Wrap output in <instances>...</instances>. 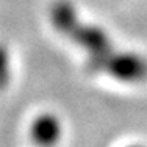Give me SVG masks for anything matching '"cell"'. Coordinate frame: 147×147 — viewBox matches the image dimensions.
<instances>
[{"mask_svg": "<svg viewBox=\"0 0 147 147\" xmlns=\"http://www.w3.org/2000/svg\"><path fill=\"white\" fill-rule=\"evenodd\" d=\"M125 147H144V146H141V144H130V146H125Z\"/></svg>", "mask_w": 147, "mask_h": 147, "instance_id": "obj_4", "label": "cell"}, {"mask_svg": "<svg viewBox=\"0 0 147 147\" xmlns=\"http://www.w3.org/2000/svg\"><path fill=\"white\" fill-rule=\"evenodd\" d=\"M63 135V125L58 116L52 113L39 114L30 125L31 141L38 147H55Z\"/></svg>", "mask_w": 147, "mask_h": 147, "instance_id": "obj_2", "label": "cell"}, {"mask_svg": "<svg viewBox=\"0 0 147 147\" xmlns=\"http://www.w3.org/2000/svg\"><path fill=\"white\" fill-rule=\"evenodd\" d=\"M9 82V57L0 45V88H5Z\"/></svg>", "mask_w": 147, "mask_h": 147, "instance_id": "obj_3", "label": "cell"}, {"mask_svg": "<svg viewBox=\"0 0 147 147\" xmlns=\"http://www.w3.org/2000/svg\"><path fill=\"white\" fill-rule=\"evenodd\" d=\"M50 19L63 36L85 50L88 67L92 72L107 74L117 82L131 85L147 80V59L135 52L114 49L110 34L102 27L80 19L69 0H57L52 5Z\"/></svg>", "mask_w": 147, "mask_h": 147, "instance_id": "obj_1", "label": "cell"}]
</instances>
